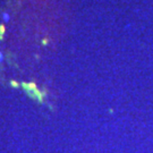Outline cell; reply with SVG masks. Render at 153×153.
Wrapping results in <instances>:
<instances>
[{
  "mask_svg": "<svg viewBox=\"0 0 153 153\" xmlns=\"http://www.w3.org/2000/svg\"><path fill=\"white\" fill-rule=\"evenodd\" d=\"M23 87L25 90V92L28 94V96H31L32 99H36L40 102L43 101V94L41 92H39L36 85L33 83H23Z\"/></svg>",
  "mask_w": 153,
  "mask_h": 153,
  "instance_id": "cell-1",
  "label": "cell"
},
{
  "mask_svg": "<svg viewBox=\"0 0 153 153\" xmlns=\"http://www.w3.org/2000/svg\"><path fill=\"white\" fill-rule=\"evenodd\" d=\"M4 33H5V25H0V39H2L4 36Z\"/></svg>",
  "mask_w": 153,
  "mask_h": 153,
  "instance_id": "cell-2",
  "label": "cell"
},
{
  "mask_svg": "<svg viewBox=\"0 0 153 153\" xmlns=\"http://www.w3.org/2000/svg\"><path fill=\"white\" fill-rule=\"evenodd\" d=\"M4 21H5V22L9 21V15L8 14H4Z\"/></svg>",
  "mask_w": 153,
  "mask_h": 153,
  "instance_id": "cell-3",
  "label": "cell"
},
{
  "mask_svg": "<svg viewBox=\"0 0 153 153\" xmlns=\"http://www.w3.org/2000/svg\"><path fill=\"white\" fill-rule=\"evenodd\" d=\"M11 85L16 87V86H18V83H16V82H11Z\"/></svg>",
  "mask_w": 153,
  "mask_h": 153,
  "instance_id": "cell-4",
  "label": "cell"
},
{
  "mask_svg": "<svg viewBox=\"0 0 153 153\" xmlns=\"http://www.w3.org/2000/svg\"><path fill=\"white\" fill-rule=\"evenodd\" d=\"M47 42H48V40H43V41H42L43 44H47Z\"/></svg>",
  "mask_w": 153,
  "mask_h": 153,
  "instance_id": "cell-5",
  "label": "cell"
},
{
  "mask_svg": "<svg viewBox=\"0 0 153 153\" xmlns=\"http://www.w3.org/2000/svg\"><path fill=\"white\" fill-rule=\"evenodd\" d=\"M2 58H4V57H2V55H1V53H0V62H1V61H2Z\"/></svg>",
  "mask_w": 153,
  "mask_h": 153,
  "instance_id": "cell-6",
  "label": "cell"
}]
</instances>
